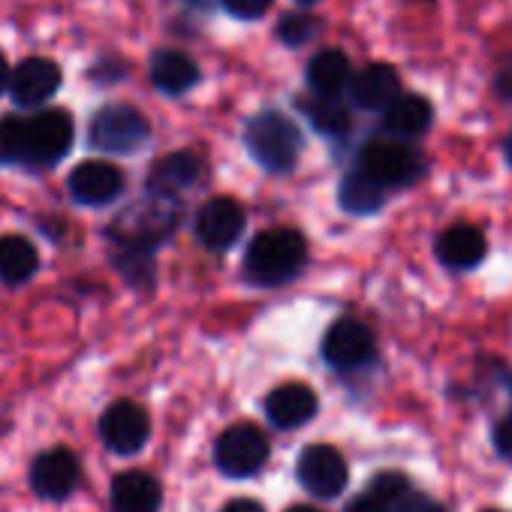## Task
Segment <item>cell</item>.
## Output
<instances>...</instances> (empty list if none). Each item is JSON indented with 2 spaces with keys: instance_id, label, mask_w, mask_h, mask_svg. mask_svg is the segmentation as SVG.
<instances>
[{
  "instance_id": "cell-22",
  "label": "cell",
  "mask_w": 512,
  "mask_h": 512,
  "mask_svg": "<svg viewBox=\"0 0 512 512\" xmlns=\"http://www.w3.org/2000/svg\"><path fill=\"white\" fill-rule=\"evenodd\" d=\"M338 199H341V205H344L350 214H371V211H377V208L386 202V187H383L374 175H368V172L359 166V169H353V172L341 181Z\"/></svg>"
},
{
  "instance_id": "cell-25",
  "label": "cell",
  "mask_w": 512,
  "mask_h": 512,
  "mask_svg": "<svg viewBox=\"0 0 512 512\" xmlns=\"http://www.w3.org/2000/svg\"><path fill=\"white\" fill-rule=\"evenodd\" d=\"M314 34H317V22L308 19V16H284L281 25H278V37H281L287 46H302V43H308Z\"/></svg>"
},
{
  "instance_id": "cell-27",
  "label": "cell",
  "mask_w": 512,
  "mask_h": 512,
  "mask_svg": "<svg viewBox=\"0 0 512 512\" xmlns=\"http://www.w3.org/2000/svg\"><path fill=\"white\" fill-rule=\"evenodd\" d=\"M223 10L235 19H260L266 16V10L272 7V0H220Z\"/></svg>"
},
{
  "instance_id": "cell-26",
  "label": "cell",
  "mask_w": 512,
  "mask_h": 512,
  "mask_svg": "<svg viewBox=\"0 0 512 512\" xmlns=\"http://www.w3.org/2000/svg\"><path fill=\"white\" fill-rule=\"evenodd\" d=\"M344 512H395V503L383 491H377L374 485H368L359 497H353L347 503Z\"/></svg>"
},
{
  "instance_id": "cell-30",
  "label": "cell",
  "mask_w": 512,
  "mask_h": 512,
  "mask_svg": "<svg viewBox=\"0 0 512 512\" xmlns=\"http://www.w3.org/2000/svg\"><path fill=\"white\" fill-rule=\"evenodd\" d=\"M220 512H266V509H263V503L247 500V497H238V500H229Z\"/></svg>"
},
{
  "instance_id": "cell-34",
  "label": "cell",
  "mask_w": 512,
  "mask_h": 512,
  "mask_svg": "<svg viewBox=\"0 0 512 512\" xmlns=\"http://www.w3.org/2000/svg\"><path fill=\"white\" fill-rule=\"evenodd\" d=\"M299 4H317V0H299Z\"/></svg>"
},
{
  "instance_id": "cell-11",
  "label": "cell",
  "mask_w": 512,
  "mask_h": 512,
  "mask_svg": "<svg viewBox=\"0 0 512 512\" xmlns=\"http://www.w3.org/2000/svg\"><path fill=\"white\" fill-rule=\"evenodd\" d=\"M61 67L49 58H28L13 70L10 79V97L22 109H40L49 103L61 88Z\"/></svg>"
},
{
  "instance_id": "cell-20",
  "label": "cell",
  "mask_w": 512,
  "mask_h": 512,
  "mask_svg": "<svg viewBox=\"0 0 512 512\" xmlns=\"http://www.w3.org/2000/svg\"><path fill=\"white\" fill-rule=\"evenodd\" d=\"M350 79L353 67L341 49H323L308 64V85L317 97H338L344 88H350Z\"/></svg>"
},
{
  "instance_id": "cell-1",
  "label": "cell",
  "mask_w": 512,
  "mask_h": 512,
  "mask_svg": "<svg viewBox=\"0 0 512 512\" xmlns=\"http://www.w3.org/2000/svg\"><path fill=\"white\" fill-rule=\"evenodd\" d=\"M76 139L73 115L64 109H43L31 118H0V166L49 169L61 163Z\"/></svg>"
},
{
  "instance_id": "cell-23",
  "label": "cell",
  "mask_w": 512,
  "mask_h": 512,
  "mask_svg": "<svg viewBox=\"0 0 512 512\" xmlns=\"http://www.w3.org/2000/svg\"><path fill=\"white\" fill-rule=\"evenodd\" d=\"M199 178V160L190 151H178L163 157L154 172H151V190H163V193H175L184 190L190 184H196Z\"/></svg>"
},
{
  "instance_id": "cell-31",
  "label": "cell",
  "mask_w": 512,
  "mask_h": 512,
  "mask_svg": "<svg viewBox=\"0 0 512 512\" xmlns=\"http://www.w3.org/2000/svg\"><path fill=\"white\" fill-rule=\"evenodd\" d=\"M10 79H13V70H10L7 58L0 55V94H4V91H10Z\"/></svg>"
},
{
  "instance_id": "cell-15",
  "label": "cell",
  "mask_w": 512,
  "mask_h": 512,
  "mask_svg": "<svg viewBox=\"0 0 512 512\" xmlns=\"http://www.w3.org/2000/svg\"><path fill=\"white\" fill-rule=\"evenodd\" d=\"M109 503L112 512H160L163 488L145 470H124L112 479Z\"/></svg>"
},
{
  "instance_id": "cell-10",
  "label": "cell",
  "mask_w": 512,
  "mask_h": 512,
  "mask_svg": "<svg viewBox=\"0 0 512 512\" xmlns=\"http://www.w3.org/2000/svg\"><path fill=\"white\" fill-rule=\"evenodd\" d=\"M79 476H82L79 458L67 446H55L43 452L31 464V488L43 500H67L76 491Z\"/></svg>"
},
{
  "instance_id": "cell-4",
  "label": "cell",
  "mask_w": 512,
  "mask_h": 512,
  "mask_svg": "<svg viewBox=\"0 0 512 512\" xmlns=\"http://www.w3.org/2000/svg\"><path fill=\"white\" fill-rule=\"evenodd\" d=\"M269 437L250 425V422H238V425H229L217 443H214V464L223 476L229 479H247V476H256L266 461H269Z\"/></svg>"
},
{
  "instance_id": "cell-13",
  "label": "cell",
  "mask_w": 512,
  "mask_h": 512,
  "mask_svg": "<svg viewBox=\"0 0 512 512\" xmlns=\"http://www.w3.org/2000/svg\"><path fill=\"white\" fill-rule=\"evenodd\" d=\"M67 187H70V196L79 205H109L112 199L121 196L124 175H121L118 166H112L106 160H88V163H79L70 172Z\"/></svg>"
},
{
  "instance_id": "cell-12",
  "label": "cell",
  "mask_w": 512,
  "mask_h": 512,
  "mask_svg": "<svg viewBox=\"0 0 512 512\" xmlns=\"http://www.w3.org/2000/svg\"><path fill=\"white\" fill-rule=\"evenodd\" d=\"M241 229H244V211L229 196L208 199L196 214V235L208 250L232 247L238 241Z\"/></svg>"
},
{
  "instance_id": "cell-9",
  "label": "cell",
  "mask_w": 512,
  "mask_h": 512,
  "mask_svg": "<svg viewBox=\"0 0 512 512\" xmlns=\"http://www.w3.org/2000/svg\"><path fill=\"white\" fill-rule=\"evenodd\" d=\"M323 359L335 371H356L374 359V335L359 320H338L323 338Z\"/></svg>"
},
{
  "instance_id": "cell-8",
  "label": "cell",
  "mask_w": 512,
  "mask_h": 512,
  "mask_svg": "<svg viewBox=\"0 0 512 512\" xmlns=\"http://www.w3.org/2000/svg\"><path fill=\"white\" fill-rule=\"evenodd\" d=\"M151 434L148 413L136 401H115L100 416V440L115 455H136Z\"/></svg>"
},
{
  "instance_id": "cell-35",
  "label": "cell",
  "mask_w": 512,
  "mask_h": 512,
  "mask_svg": "<svg viewBox=\"0 0 512 512\" xmlns=\"http://www.w3.org/2000/svg\"><path fill=\"white\" fill-rule=\"evenodd\" d=\"M509 392H512V380H509Z\"/></svg>"
},
{
  "instance_id": "cell-5",
  "label": "cell",
  "mask_w": 512,
  "mask_h": 512,
  "mask_svg": "<svg viewBox=\"0 0 512 512\" xmlns=\"http://www.w3.org/2000/svg\"><path fill=\"white\" fill-rule=\"evenodd\" d=\"M151 139V127L142 112L130 106H106L94 115L88 142L106 154H133Z\"/></svg>"
},
{
  "instance_id": "cell-19",
  "label": "cell",
  "mask_w": 512,
  "mask_h": 512,
  "mask_svg": "<svg viewBox=\"0 0 512 512\" xmlns=\"http://www.w3.org/2000/svg\"><path fill=\"white\" fill-rule=\"evenodd\" d=\"M151 82L157 91L178 97V94H187L199 82V67L184 52L160 49L151 58Z\"/></svg>"
},
{
  "instance_id": "cell-2",
  "label": "cell",
  "mask_w": 512,
  "mask_h": 512,
  "mask_svg": "<svg viewBox=\"0 0 512 512\" xmlns=\"http://www.w3.org/2000/svg\"><path fill=\"white\" fill-rule=\"evenodd\" d=\"M305 238L296 229H266L260 232L247 253H244V272L253 284L260 287H278L299 275L305 266Z\"/></svg>"
},
{
  "instance_id": "cell-17",
  "label": "cell",
  "mask_w": 512,
  "mask_h": 512,
  "mask_svg": "<svg viewBox=\"0 0 512 512\" xmlns=\"http://www.w3.org/2000/svg\"><path fill=\"white\" fill-rule=\"evenodd\" d=\"M485 256V235L470 223H455L437 238V260L449 269H473Z\"/></svg>"
},
{
  "instance_id": "cell-3",
  "label": "cell",
  "mask_w": 512,
  "mask_h": 512,
  "mask_svg": "<svg viewBox=\"0 0 512 512\" xmlns=\"http://www.w3.org/2000/svg\"><path fill=\"white\" fill-rule=\"evenodd\" d=\"M244 148L266 172L284 175L296 169L302 154V133L299 127L281 112H260L244 127Z\"/></svg>"
},
{
  "instance_id": "cell-36",
  "label": "cell",
  "mask_w": 512,
  "mask_h": 512,
  "mask_svg": "<svg viewBox=\"0 0 512 512\" xmlns=\"http://www.w3.org/2000/svg\"><path fill=\"white\" fill-rule=\"evenodd\" d=\"M485 512H497V509H485Z\"/></svg>"
},
{
  "instance_id": "cell-24",
  "label": "cell",
  "mask_w": 512,
  "mask_h": 512,
  "mask_svg": "<svg viewBox=\"0 0 512 512\" xmlns=\"http://www.w3.org/2000/svg\"><path fill=\"white\" fill-rule=\"evenodd\" d=\"M308 115H311V121H314L317 130L332 133V136H338V133H344L350 127V115L338 103V97H320V100H314V106H308Z\"/></svg>"
},
{
  "instance_id": "cell-21",
  "label": "cell",
  "mask_w": 512,
  "mask_h": 512,
  "mask_svg": "<svg viewBox=\"0 0 512 512\" xmlns=\"http://www.w3.org/2000/svg\"><path fill=\"white\" fill-rule=\"evenodd\" d=\"M40 269V253L25 235H0V281L19 287Z\"/></svg>"
},
{
  "instance_id": "cell-28",
  "label": "cell",
  "mask_w": 512,
  "mask_h": 512,
  "mask_svg": "<svg viewBox=\"0 0 512 512\" xmlns=\"http://www.w3.org/2000/svg\"><path fill=\"white\" fill-rule=\"evenodd\" d=\"M395 512H449L443 503H437V500H431V497H425V494H416L413 488L401 497V503L395 506Z\"/></svg>"
},
{
  "instance_id": "cell-7",
  "label": "cell",
  "mask_w": 512,
  "mask_h": 512,
  "mask_svg": "<svg viewBox=\"0 0 512 512\" xmlns=\"http://www.w3.org/2000/svg\"><path fill=\"white\" fill-rule=\"evenodd\" d=\"M362 169L374 175L383 187H407L419 178L422 160L401 139H374L362 151Z\"/></svg>"
},
{
  "instance_id": "cell-29",
  "label": "cell",
  "mask_w": 512,
  "mask_h": 512,
  "mask_svg": "<svg viewBox=\"0 0 512 512\" xmlns=\"http://www.w3.org/2000/svg\"><path fill=\"white\" fill-rule=\"evenodd\" d=\"M491 440H494L497 455H500V458H506V461H512V413H506V416H500V419H497Z\"/></svg>"
},
{
  "instance_id": "cell-14",
  "label": "cell",
  "mask_w": 512,
  "mask_h": 512,
  "mask_svg": "<svg viewBox=\"0 0 512 512\" xmlns=\"http://www.w3.org/2000/svg\"><path fill=\"white\" fill-rule=\"evenodd\" d=\"M317 410H320V401H317L314 389L305 383H284L275 392H269V398H266V416L281 431L302 428L305 422H311L317 416Z\"/></svg>"
},
{
  "instance_id": "cell-16",
  "label": "cell",
  "mask_w": 512,
  "mask_h": 512,
  "mask_svg": "<svg viewBox=\"0 0 512 512\" xmlns=\"http://www.w3.org/2000/svg\"><path fill=\"white\" fill-rule=\"evenodd\" d=\"M398 94L401 79L389 64H368L350 79V97L359 109H386Z\"/></svg>"
},
{
  "instance_id": "cell-32",
  "label": "cell",
  "mask_w": 512,
  "mask_h": 512,
  "mask_svg": "<svg viewBox=\"0 0 512 512\" xmlns=\"http://www.w3.org/2000/svg\"><path fill=\"white\" fill-rule=\"evenodd\" d=\"M503 154H506V163L512 166V133H509L506 142H503Z\"/></svg>"
},
{
  "instance_id": "cell-18",
  "label": "cell",
  "mask_w": 512,
  "mask_h": 512,
  "mask_svg": "<svg viewBox=\"0 0 512 512\" xmlns=\"http://www.w3.org/2000/svg\"><path fill=\"white\" fill-rule=\"evenodd\" d=\"M434 112L431 103L419 94H398L386 109H383V127L395 139H416L428 130Z\"/></svg>"
},
{
  "instance_id": "cell-6",
  "label": "cell",
  "mask_w": 512,
  "mask_h": 512,
  "mask_svg": "<svg viewBox=\"0 0 512 512\" xmlns=\"http://www.w3.org/2000/svg\"><path fill=\"white\" fill-rule=\"evenodd\" d=\"M296 473H299L302 488L311 497H320V500L341 497L344 488H347V479H350L344 455L335 446H329V443H311V446H305L302 455H299Z\"/></svg>"
},
{
  "instance_id": "cell-33",
  "label": "cell",
  "mask_w": 512,
  "mask_h": 512,
  "mask_svg": "<svg viewBox=\"0 0 512 512\" xmlns=\"http://www.w3.org/2000/svg\"><path fill=\"white\" fill-rule=\"evenodd\" d=\"M287 512H320L317 506H293V509H287Z\"/></svg>"
}]
</instances>
